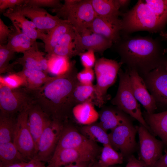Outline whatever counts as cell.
<instances>
[{
	"mask_svg": "<svg viewBox=\"0 0 167 167\" xmlns=\"http://www.w3.org/2000/svg\"><path fill=\"white\" fill-rule=\"evenodd\" d=\"M77 73L74 67L64 75L53 76L40 88L32 92L34 102L52 120L64 124L72 116L71 97L79 83Z\"/></svg>",
	"mask_w": 167,
	"mask_h": 167,
	"instance_id": "cell-1",
	"label": "cell"
},
{
	"mask_svg": "<svg viewBox=\"0 0 167 167\" xmlns=\"http://www.w3.org/2000/svg\"><path fill=\"white\" fill-rule=\"evenodd\" d=\"M112 47L119 55L120 62L141 76L162 64L165 60L164 49L159 40L150 36L121 35Z\"/></svg>",
	"mask_w": 167,
	"mask_h": 167,
	"instance_id": "cell-2",
	"label": "cell"
},
{
	"mask_svg": "<svg viewBox=\"0 0 167 167\" xmlns=\"http://www.w3.org/2000/svg\"><path fill=\"white\" fill-rule=\"evenodd\" d=\"M121 16V35H131L140 31L160 33L163 32L166 24L143 0H138L131 9L123 13Z\"/></svg>",
	"mask_w": 167,
	"mask_h": 167,
	"instance_id": "cell-3",
	"label": "cell"
},
{
	"mask_svg": "<svg viewBox=\"0 0 167 167\" xmlns=\"http://www.w3.org/2000/svg\"><path fill=\"white\" fill-rule=\"evenodd\" d=\"M122 65L120 62L104 57L96 61L94 71L96 83L94 85V104L99 108H102L110 98L107 94V90L116 82L118 71Z\"/></svg>",
	"mask_w": 167,
	"mask_h": 167,
	"instance_id": "cell-4",
	"label": "cell"
},
{
	"mask_svg": "<svg viewBox=\"0 0 167 167\" xmlns=\"http://www.w3.org/2000/svg\"><path fill=\"white\" fill-rule=\"evenodd\" d=\"M118 75L119 78L118 88L116 96L111 100V103L136 120L152 134L143 118L140 105L133 92L127 70L126 69L124 71L120 68Z\"/></svg>",
	"mask_w": 167,
	"mask_h": 167,
	"instance_id": "cell-5",
	"label": "cell"
},
{
	"mask_svg": "<svg viewBox=\"0 0 167 167\" xmlns=\"http://www.w3.org/2000/svg\"><path fill=\"white\" fill-rule=\"evenodd\" d=\"M29 106L18 114L13 141L28 161L35 157L36 153L35 143L28 124Z\"/></svg>",
	"mask_w": 167,
	"mask_h": 167,
	"instance_id": "cell-6",
	"label": "cell"
},
{
	"mask_svg": "<svg viewBox=\"0 0 167 167\" xmlns=\"http://www.w3.org/2000/svg\"><path fill=\"white\" fill-rule=\"evenodd\" d=\"M28 91L21 88L12 89L0 84V112L15 115L33 102Z\"/></svg>",
	"mask_w": 167,
	"mask_h": 167,
	"instance_id": "cell-7",
	"label": "cell"
},
{
	"mask_svg": "<svg viewBox=\"0 0 167 167\" xmlns=\"http://www.w3.org/2000/svg\"><path fill=\"white\" fill-rule=\"evenodd\" d=\"M137 132L136 127L131 121L120 125L109 134L111 145L116 151H120L124 157L128 158L136 149Z\"/></svg>",
	"mask_w": 167,
	"mask_h": 167,
	"instance_id": "cell-8",
	"label": "cell"
},
{
	"mask_svg": "<svg viewBox=\"0 0 167 167\" xmlns=\"http://www.w3.org/2000/svg\"><path fill=\"white\" fill-rule=\"evenodd\" d=\"M139 143V157L148 167H153L163 155L164 144L145 127L136 126Z\"/></svg>",
	"mask_w": 167,
	"mask_h": 167,
	"instance_id": "cell-9",
	"label": "cell"
},
{
	"mask_svg": "<svg viewBox=\"0 0 167 167\" xmlns=\"http://www.w3.org/2000/svg\"><path fill=\"white\" fill-rule=\"evenodd\" d=\"M64 125L52 120L39 138L35 157L44 163L49 162L56 148Z\"/></svg>",
	"mask_w": 167,
	"mask_h": 167,
	"instance_id": "cell-10",
	"label": "cell"
},
{
	"mask_svg": "<svg viewBox=\"0 0 167 167\" xmlns=\"http://www.w3.org/2000/svg\"><path fill=\"white\" fill-rule=\"evenodd\" d=\"M70 148L87 150L97 153L100 151L96 143L88 138L67 123L64 125L55 150Z\"/></svg>",
	"mask_w": 167,
	"mask_h": 167,
	"instance_id": "cell-11",
	"label": "cell"
},
{
	"mask_svg": "<svg viewBox=\"0 0 167 167\" xmlns=\"http://www.w3.org/2000/svg\"><path fill=\"white\" fill-rule=\"evenodd\" d=\"M141 77L156 105L167 106V71L163 63Z\"/></svg>",
	"mask_w": 167,
	"mask_h": 167,
	"instance_id": "cell-12",
	"label": "cell"
},
{
	"mask_svg": "<svg viewBox=\"0 0 167 167\" xmlns=\"http://www.w3.org/2000/svg\"><path fill=\"white\" fill-rule=\"evenodd\" d=\"M96 16L91 0H81L69 12L66 20L81 34L89 30Z\"/></svg>",
	"mask_w": 167,
	"mask_h": 167,
	"instance_id": "cell-13",
	"label": "cell"
},
{
	"mask_svg": "<svg viewBox=\"0 0 167 167\" xmlns=\"http://www.w3.org/2000/svg\"><path fill=\"white\" fill-rule=\"evenodd\" d=\"M26 17L29 19L40 32L47 33L65 20L53 15L43 8L26 5L16 7Z\"/></svg>",
	"mask_w": 167,
	"mask_h": 167,
	"instance_id": "cell-14",
	"label": "cell"
},
{
	"mask_svg": "<svg viewBox=\"0 0 167 167\" xmlns=\"http://www.w3.org/2000/svg\"><path fill=\"white\" fill-rule=\"evenodd\" d=\"M99 153L78 149L56 150L46 167H61L83 162H94Z\"/></svg>",
	"mask_w": 167,
	"mask_h": 167,
	"instance_id": "cell-15",
	"label": "cell"
},
{
	"mask_svg": "<svg viewBox=\"0 0 167 167\" xmlns=\"http://www.w3.org/2000/svg\"><path fill=\"white\" fill-rule=\"evenodd\" d=\"M132 89L135 97L148 113H154L157 105L155 99L148 91L143 78L136 71L128 69Z\"/></svg>",
	"mask_w": 167,
	"mask_h": 167,
	"instance_id": "cell-16",
	"label": "cell"
},
{
	"mask_svg": "<svg viewBox=\"0 0 167 167\" xmlns=\"http://www.w3.org/2000/svg\"><path fill=\"white\" fill-rule=\"evenodd\" d=\"M76 36L78 49L81 54L88 50L102 54L113 45L111 41L90 30L81 34L76 30Z\"/></svg>",
	"mask_w": 167,
	"mask_h": 167,
	"instance_id": "cell-17",
	"label": "cell"
},
{
	"mask_svg": "<svg viewBox=\"0 0 167 167\" xmlns=\"http://www.w3.org/2000/svg\"><path fill=\"white\" fill-rule=\"evenodd\" d=\"M121 29V19H108L97 16L89 28L92 32L102 36L111 41L113 44L120 39Z\"/></svg>",
	"mask_w": 167,
	"mask_h": 167,
	"instance_id": "cell-18",
	"label": "cell"
},
{
	"mask_svg": "<svg viewBox=\"0 0 167 167\" xmlns=\"http://www.w3.org/2000/svg\"><path fill=\"white\" fill-rule=\"evenodd\" d=\"M28 113L29 127L35 143L37 152V145L39 138L45 128L52 120L41 108L34 102L29 106Z\"/></svg>",
	"mask_w": 167,
	"mask_h": 167,
	"instance_id": "cell-19",
	"label": "cell"
},
{
	"mask_svg": "<svg viewBox=\"0 0 167 167\" xmlns=\"http://www.w3.org/2000/svg\"><path fill=\"white\" fill-rule=\"evenodd\" d=\"M4 16L8 18L12 23L16 24L21 31L31 39L36 41L45 39L46 34L39 31L31 20H28L17 8L8 9L3 13Z\"/></svg>",
	"mask_w": 167,
	"mask_h": 167,
	"instance_id": "cell-20",
	"label": "cell"
},
{
	"mask_svg": "<svg viewBox=\"0 0 167 167\" xmlns=\"http://www.w3.org/2000/svg\"><path fill=\"white\" fill-rule=\"evenodd\" d=\"M99 112L100 122L101 126L106 131H111L119 126L131 121L127 114L116 107H102Z\"/></svg>",
	"mask_w": 167,
	"mask_h": 167,
	"instance_id": "cell-21",
	"label": "cell"
},
{
	"mask_svg": "<svg viewBox=\"0 0 167 167\" xmlns=\"http://www.w3.org/2000/svg\"><path fill=\"white\" fill-rule=\"evenodd\" d=\"M44 52L39 50L38 46L32 48L23 53V56L16 62L23 69H34L48 74V60Z\"/></svg>",
	"mask_w": 167,
	"mask_h": 167,
	"instance_id": "cell-22",
	"label": "cell"
},
{
	"mask_svg": "<svg viewBox=\"0 0 167 167\" xmlns=\"http://www.w3.org/2000/svg\"><path fill=\"white\" fill-rule=\"evenodd\" d=\"M12 24L6 44L9 49L15 53L23 54L32 48L38 46L36 41L30 38L23 33L16 24Z\"/></svg>",
	"mask_w": 167,
	"mask_h": 167,
	"instance_id": "cell-23",
	"label": "cell"
},
{
	"mask_svg": "<svg viewBox=\"0 0 167 167\" xmlns=\"http://www.w3.org/2000/svg\"><path fill=\"white\" fill-rule=\"evenodd\" d=\"M143 115L152 133L159 136L167 147V110L150 114L144 111Z\"/></svg>",
	"mask_w": 167,
	"mask_h": 167,
	"instance_id": "cell-24",
	"label": "cell"
},
{
	"mask_svg": "<svg viewBox=\"0 0 167 167\" xmlns=\"http://www.w3.org/2000/svg\"><path fill=\"white\" fill-rule=\"evenodd\" d=\"M92 101L77 104L72 109V115L78 123L86 125L96 122L99 118V114Z\"/></svg>",
	"mask_w": 167,
	"mask_h": 167,
	"instance_id": "cell-25",
	"label": "cell"
},
{
	"mask_svg": "<svg viewBox=\"0 0 167 167\" xmlns=\"http://www.w3.org/2000/svg\"><path fill=\"white\" fill-rule=\"evenodd\" d=\"M96 16L102 18L119 19L122 13L120 10L117 0H91Z\"/></svg>",
	"mask_w": 167,
	"mask_h": 167,
	"instance_id": "cell-26",
	"label": "cell"
},
{
	"mask_svg": "<svg viewBox=\"0 0 167 167\" xmlns=\"http://www.w3.org/2000/svg\"><path fill=\"white\" fill-rule=\"evenodd\" d=\"M48 60V73L53 76L64 75L75 67L74 62L69 58L54 54L46 55Z\"/></svg>",
	"mask_w": 167,
	"mask_h": 167,
	"instance_id": "cell-27",
	"label": "cell"
},
{
	"mask_svg": "<svg viewBox=\"0 0 167 167\" xmlns=\"http://www.w3.org/2000/svg\"><path fill=\"white\" fill-rule=\"evenodd\" d=\"M73 26L66 20H65L46 34L44 41L45 51L47 55L52 53L54 48L63 35Z\"/></svg>",
	"mask_w": 167,
	"mask_h": 167,
	"instance_id": "cell-28",
	"label": "cell"
},
{
	"mask_svg": "<svg viewBox=\"0 0 167 167\" xmlns=\"http://www.w3.org/2000/svg\"><path fill=\"white\" fill-rule=\"evenodd\" d=\"M19 71L26 81L27 86L25 88L30 92L39 88L53 77L43 71L36 70L22 69Z\"/></svg>",
	"mask_w": 167,
	"mask_h": 167,
	"instance_id": "cell-29",
	"label": "cell"
},
{
	"mask_svg": "<svg viewBox=\"0 0 167 167\" xmlns=\"http://www.w3.org/2000/svg\"><path fill=\"white\" fill-rule=\"evenodd\" d=\"M17 117L0 112V143L13 142Z\"/></svg>",
	"mask_w": 167,
	"mask_h": 167,
	"instance_id": "cell-30",
	"label": "cell"
},
{
	"mask_svg": "<svg viewBox=\"0 0 167 167\" xmlns=\"http://www.w3.org/2000/svg\"><path fill=\"white\" fill-rule=\"evenodd\" d=\"M28 162L13 142L0 143V163L3 165Z\"/></svg>",
	"mask_w": 167,
	"mask_h": 167,
	"instance_id": "cell-31",
	"label": "cell"
},
{
	"mask_svg": "<svg viewBox=\"0 0 167 167\" xmlns=\"http://www.w3.org/2000/svg\"><path fill=\"white\" fill-rule=\"evenodd\" d=\"M80 131L84 135L94 142L100 143L103 145H111L109 134L98 122L84 126L81 128Z\"/></svg>",
	"mask_w": 167,
	"mask_h": 167,
	"instance_id": "cell-32",
	"label": "cell"
},
{
	"mask_svg": "<svg viewBox=\"0 0 167 167\" xmlns=\"http://www.w3.org/2000/svg\"><path fill=\"white\" fill-rule=\"evenodd\" d=\"M94 85L83 84L79 82L75 88L71 97V103L73 107L75 105L90 101L93 103L95 99Z\"/></svg>",
	"mask_w": 167,
	"mask_h": 167,
	"instance_id": "cell-33",
	"label": "cell"
},
{
	"mask_svg": "<svg viewBox=\"0 0 167 167\" xmlns=\"http://www.w3.org/2000/svg\"><path fill=\"white\" fill-rule=\"evenodd\" d=\"M100 153L98 161L96 162L101 166H113L123 162V156L117 152L110 145H103Z\"/></svg>",
	"mask_w": 167,
	"mask_h": 167,
	"instance_id": "cell-34",
	"label": "cell"
},
{
	"mask_svg": "<svg viewBox=\"0 0 167 167\" xmlns=\"http://www.w3.org/2000/svg\"><path fill=\"white\" fill-rule=\"evenodd\" d=\"M15 53L9 49L6 44L0 45V74L13 72V67L17 64L16 61L12 64L10 62L14 58Z\"/></svg>",
	"mask_w": 167,
	"mask_h": 167,
	"instance_id": "cell-35",
	"label": "cell"
},
{
	"mask_svg": "<svg viewBox=\"0 0 167 167\" xmlns=\"http://www.w3.org/2000/svg\"><path fill=\"white\" fill-rule=\"evenodd\" d=\"M0 84L12 89L26 88L27 86L25 78L20 71L10 72L5 76L0 75Z\"/></svg>",
	"mask_w": 167,
	"mask_h": 167,
	"instance_id": "cell-36",
	"label": "cell"
},
{
	"mask_svg": "<svg viewBox=\"0 0 167 167\" xmlns=\"http://www.w3.org/2000/svg\"><path fill=\"white\" fill-rule=\"evenodd\" d=\"M154 13L165 24L167 23V0H145Z\"/></svg>",
	"mask_w": 167,
	"mask_h": 167,
	"instance_id": "cell-37",
	"label": "cell"
},
{
	"mask_svg": "<svg viewBox=\"0 0 167 167\" xmlns=\"http://www.w3.org/2000/svg\"><path fill=\"white\" fill-rule=\"evenodd\" d=\"M25 4L27 5L43 8L47 7L52 9H58L62 5L59 0H26Z\"/></svg>",
	"mask_w": 167,
	"mask_h": 167,
	"instance_id": "cell-38",
	"label": "cell"
},
{
	"mask_svg": "<svg viewBox=\"0 0 167 167\" xmlns=\"http://www.w3.org/2000/svg\"><path fill=\"white\" fill-rule=\"evenodd\" d=\"M81 0H65L64 3L60 8L52 9V11L56 13V15L66 20L67 15L71 10Z\"/></svg>",
	"mask_w": 167,
	"mask_h": 167,
	"instance_id": "cell-39",
	"label": "cell"
},
{
	"mask_svg": "<svg viewBox=\"0 0 167 167\" xmlns=\"http://www.w3.org/2000/svg\"><path fill=\"white\" fill-rule=\"evenodd\" d=\"M94 77L95 72L92 68H84L77 74V78L79 82L84 85L93 84Z\"/></svg>",
	"mask_w": 167,
	"mask_h": 167,
	"instance_id": "cell-40",
	"label": "cell"
},
{
	"mask_svg": "<svg viewBox=\"0 0 167 167\" xmlns=\"http://www.w3.org/2000/svg\"><path fill=\"white\" fill-rule=\"evenodd\" d=\"M94 53L92 50H88L79 54L81 62L84 68H92L94 66L96 61Z\"/></svg>",
	"mask_w": 167,
	"mask_h": 167,
	"instance_id": "cell-41",
	"label": "cell"
},
{
	"mask_svg": "<svg viewBox=\"0 0 167 167\" xmlns=\"http://www.w3.org/2000/svg\"><path fill=\"white\" fill-rule=\"evenodd\" d=\"M26 0H0V12H5L8 9H13L22 6Z\"/></svg>",
	"mask_w": 167,
	"mask_h": 167,
	"instance_id": "cell-42",
	"label": "cell"
},
{
	"mask_svg": "<svg viewBox=\"0 0 167 167\" xmlns=\"http://www.w3.org/2000/svg\"><path fill=\"white\" fill-rule=\"evenodd\" d=\"M11 32V28L6 25L0 18V45L6 44Z\"/></svg>",
	"mask_w": 167,
	"mask_h": 167,
	"instance_id": "cell-43",
	"label": "cell"
},
{
	"mask_svg": "<svg viewBox=\"0 0 167 167\" xmlns=\"http://www.w3.org/2000/svg\"><path fill=\"white\" fill-rule=\"evenodd\" d=\"M126 167H148L142 161L136 158L133 155L128 157Z\"/></svg>",
	"mask_w": 167,
	"mask_h": 167,
	"instance_id": "cell-44",
	"label": "cell"
},
{
	"mask_svg": "<svg viewBox=\"0 0 167 167\" xmlns=\"http://www.w3.org/2000/svg\"><path fill=\"white\" fill-rule=\"evenodd\" d=\"M153 167H167V151L157 161Z\"/></svg>",
	"mask_w": 167,
	"mask_h": 167,
	"instance_id": "cell-45",
	"label": "cell"
},
{
	"mask_svg": "<svg viewBox=\"0 0 167 167\" xmlns=\"http://www.w3.org/2000/svg\"><path fill=\"white\" fill-rule=\"evenodd\" d=\"M93 162H83L69 164L61 167H89Z\"/></svg>",
	"mask_w": 167,
	"mask_h": 167,
	"instance_id": "cell-46",
	"label": "cell"
},
{
	"mask_svg": "<svg viewBox=\"0 0 167 167\" xmlns=\"http://www.w3.org/2000/svg\"><path fill=\"white\" fill-rule=\"evenodd\" d=\"M117 1L119 6L120 11V10H125V12H126V9L128 7L131 1L128 0H117Z\"/></svg>",
	"mask_w": 167,
	"mask_h": 167,
	"instance_id": "cell-47",
	"label": "cell"
},
{
	"mask_svg": "<svg viewBox=\"0 0 167 167\" xmlns=\"http://www.w3.org/2000/svg\"><path fill=\"white\" fill-rule=\"evenodd\" d=\"M28 162H22L11 164L7 165H3L0 163V167H25Z\"/></svg>",
	"mask_w": 167,
	"mask_h": 167,
	"instance_id": "cell-48",
	"label": "cell"
},
{
	"mask_svg": "<svg viewBox=\"0 0 167 167\" xmlns=\"http://www.w3.org/2000/svg\"><path fill=\"white\" fill-rule=\"evenodd\" d=\"M160 35L162 38L167 40V32H162L160 33ZM167 52V48L164 49V53Z\"/></svg>",
	"mask_w": 167,
	"mask_h": 167,
	"instance_id": "cell-49",
	"label": "cell"
},
{
	"mask_svg": "<svg viewBox=\"0 0 167 167\" xmlns=\"http://www.w3.org/2000/svg\"><path fill=\"white\" fill-rule=\"evenodd\" d=\"M89 167H114L113 166H108V167H103L98 165L96 161L93 162L91 163Z\"/></svg>",
	"mask_w": 167,
	"mask_h": 167,
	"instance_id": "cell-50",
	"label": "cell"
},
{
	"mask_svg": "<svg viewBox=\"0 0 167 167\" xmlns=\"http://www.w3.org/2000/svg\"><path fill=\"white\" fill-rule=\"evenodd\" d=\"M163 64L167 71V59H165L163 62Z\"/></svg>",
	"mask_w": 167,
	"mask_h": 167,
	"instance_id": "cell-51",
	"label": "cell"
}]
</instances>
